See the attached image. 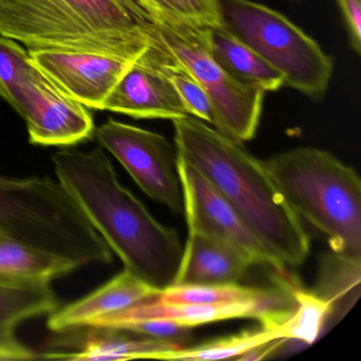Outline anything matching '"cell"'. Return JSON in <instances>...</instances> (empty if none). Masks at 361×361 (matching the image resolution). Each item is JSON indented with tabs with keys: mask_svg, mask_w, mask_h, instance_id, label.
<instances>
[{
	"mask_svg": "<svg viewBox=\"0 0 361 361\" xmlns=\"http://www.w3.org/2000/svg\"><path fill=\"white\" fill-rule=\"evenodd\" d=\"M253 264L238 249L189 232L173 285L238 284Z\"/></svg>",
	"mask_w": 361,
	"mask_h": 361,
	"instance_id": "2e32d148",
	"label": "cell"
},
{
	"mask_svg": "<svg viewBox=\"0 0 361 361\" xmlns=\"http://www.w3.org/2000/svg\"><path fill=\"white\" fill-rule=\"evenodd\" d=\"M287 282L295 298V306L289 318L279 329L286 340L314 343L335 305L316 291L304 289L290 274L287 276Z\"/></svg>",
	"mask_w": 361,
	"mask_h": 361,
	"instance_id": "44dd1931",
	"label": "cell"
},
{
	"mask_svg": "<svg viewBox=\"0 0 361 361\" xmlns=\"http://www.w3.org/2000/svg\"><path fill=\"white\" fill-rule=\"evenodd\" d=\"M118 329L138 334L145 337L170 342L179 348H185L193 338L191 327L183 326L166 320H140L120 325Z\"/></svg>",
	"mask_w": 361,
	"mask_h": 361,
	"instance_id": "d4e9b609",
	"label": "cell"
},
{
	"mask_svg": "<svg viewBox=\"0 0 361 361\" xmlns=\"http://www.w3.org/2000/svg\"><path fill=\"white\" fill-rule=\"evenodd\" d=\"M94 137L149 198L173 212H183L178 153L166 137L114 119L96 128Z\"/></svg>",
	"mask_w": 361,
	"mask_h": 361,
	"instance_id": "9c48e42d",
	"label": "cell"
},
{
	"mask_svg": "<svg viewBox=\"0 0 361 361\" xmlns=\"http://www.w3.org/2000/svg\"><path fill=\"white\" fill-rule=\"evenodd\" d=\"M147 11L164 14L198 28L221 26L217 0H136Z\"/></svg>",
	"mask_w": 361,
	"mask_h": 361,
	"instance_id": "603a6c76",
	"label": "cell"
},
{
	"mask_svg": "<svg viewBox=\"0 0 361 361\" xmlns=\"http://www.w3.org/2000/svg\"><path fill=\"white\" fill-rule=\"evenodd\" d=\"M26 122L29 141L43 147H71L94 137L87 107L65 92L35 61L14 82L7 101Z\"/></svg>",
	"mask_w": 361,
	"mask_h": 361,
	"instance_id": "ba28073f",
	"label": "cell"
},
{
	"mask_svg": "<svg viewBox=\"0 0 361 361\" xmlns=\"http://www.w3.org/2000/svg\"><path fill=\"white\" fill-rule=\"evenodd\" d=\"M177 170L183 196V212L189 232L221 240L246 255L253 265H266L274 272L286 271L231 204L191 164L178 155Z\"/></svg>",
	"mask_w": 361,
	"mask_h": 361,
	"instance_id": "30bf717a",
	"label": "cell"
},
{
	"mask_svg": "<svg viewBox=\"0 0 361 361\" xmlns=\"http://www.w3.org/2000/svg\"><path fill=\"white\" fill-rule=\"evenodd\" d=\"M0 35L27 50L140 59L155 39L136 0H0Z\"/></svg>",
	"mask_w": 361,
	"mask_h": 361,
	"instance_id": "3957f363",
	"label": "cell"
},
{
	"mask_svg": "<svg viewBox=\"0 0 361 361\" xmlns=\"http://www.w3.org/2000/svg\"><path fill=\"white\" fill-rule=\"evenodd\" d=\"M154 54L158 68L166 75L180 97L188 114L214 128L216 123L214 109L207 92L200 82L178 60L171 56L156 42Z\"/></svg>",
	"mask_w": 361,
	"mask_h": 361,
	"instance_id": "7402d4cb",
	"label": "cell"
},
{
	"mask_svg": "<svg viewBox=\"0 0 361 361\" xmlns=\"http://www.w3.org/2000/svg\"><path fill=\"white\" fill-rule=\"evenodd\" d=\"M39 358L37 352L23 343L16 335L0 336V360H30Z\"/></svg>",
	"mask_w": 361,
	"mask_h": 361,
	"instance_id": "4316f807",
	"label": "cell"
},
{
	"mask_svg": "<svg viewBox=\"0 0 361 361\" xmlns=\"http://www.w3.org/2000/svg\"><path fill=\"white\" fill-rule=\"evenodd\" d=\"M282 331L276 327L261 325L257 329H245L226 337L216 338L196 346H185L161 353L155 359L159 360H259L286 343Z\"/></svg>",
	"mask_w": 361,
	"mask_h": 361,
	"instance_id": "ac0fdd59",
	"label": "cell"
},
{
	"mask_svg": "<svg viewBox=\"0 0 361 361\" xmlns=\"http://www.w3.org/2000/svg\"><path fill=\"white\" fill-rule=\"evenodd\" d=\"M208 45L219 66L240 83L265 92L284 86L283 75L276 69L223 27L208 28Z\"/></svg>",
	"mask_w": 361,
	"mask_h": 361,
	"instance_id": "d6986e66",
	"label": "cell"
},
{
	"mask_svg": "<svg viewBox=\"0 0 361 361\" xmlns=\"http://www.w3.org/2000/svg\"><path fill=\"white\" fill-rule=\"evenodd\" d=\"M62 342L71 352H48L39 358L63 360H133L155 359L161 353L180 348L170 342L145 337L123 329L84 327Z\"/></svg>",
	"mask_w": 361,
	"mask_h": 361,
	"instance_id": "9a60e30c",
	"label": "cell"
},
{
	"mask_svg": "<svg viewBox=\"0 0 361 361\" xmlns=\"http://www.w3.org/2000/svg\"><path fill=\"white\" fill-rule=\"evenodd\" d=\"M51 160L56 179L124 268L157 290L172 286L183 257L180 238L120 183L103 147L61 149L52 154Z\"/></svg>",
	"mask_w": 361,
	"mask_h": 361,
	"instance_id": "6da1fadb",
	"label": "cell"
},
{
	"mask_svg": "<svg viewBox=\"0 0 361 361\" xmlns=\"http://www.w3.org/2000/svg\"><path fill=\"white\" fill-rule=\"evenodd\" d=\"M265 164L293 212L326 236L334 253L361 259V181L354 168L316 147L289 149Z\"/></svg>",
	"mask_w": 361,
	"mask_h": 361,
	"instance_id": "277c9868",
	"label": "cell"
},
{
	"mask_svg": "<svg viewBox=\"0 0 361 361\" xmlns=\"http://www.w3.org/2000/svg\"><path fill=\"white\" fill-rule=\"evenodd\" d=\"M30 61L28 50L18 42L0 35V98L9 100L14 82Z\"/></svg>",
	"mask_w": 361,
	"mask_h": 361,
	"instance_id": "cb8c5ba5",
	"label": "cell"
},
{
	"mask_svg": "<svg viewBox=\"0 0 361 361\" xmlns=\"http://www.w3.org/2000/svg\"><path fill=\"white\" fill-rule=\"evenodd\" d=\"M221 26L257 52L284 79V86L312 100L326 94L333 59L283 14L251 0H217Z\"/></svg>",
	"mask_w": 361,
	"mask_h": 361,
	"instance_id": "8992f818",
	"label": "cell"
},
{
	"mask_svg": "<svg viewBox=\"0 0 361 361\" xmlns=\"http://www.w3.org/2000/svg\"><path fill=\"white\" fill-rule=\"evenodd\" d=\"M0 228L81 266L114 261L113 251L58 179L0 175Z\"/></svg>",
	"mask_w": 361,
	"mask_h": 361,
	"instance_id": "5b68a950",
	"label": "cell"
},
{
	"mask_svg": "<svg viewBox=\"0 0 361 361\" xmlns=\"http://www.w3.org/2000/svg\"><path fill=\"white\" fill-rule=\"evenodd\" d=\"M159 290L124 268L109 282L82 299L49 314L48 329L63 334L90 327L98 319L153 299Z\"/></svg>",
	"mask_w": 361,
	"mask_h": 361,
	"instance_id": "5bb4252c",
	"label": "cell"
},
{
	"mask_svg": "<svg viewBox=\"0 0 361 361\" xmlns=\"http://www.w3.org/2000/svg\"><path fill=\"white\" fill-rule=\"evenodd\" d=\"M56 308L58 299L50 283L0 281V336L16 335L20 323Z\"/></svg>",
	"mask_w": 361,
	"mask_h": 361,
	"instance_id": "ffe728a7",
	"label": "cell"
},
{
	"mask_svg": "<svg viewBox=\"0 0 361 361\" xmlns=\"http://www.w3.org/2000/svg\"><path fill=\"white\" fill-rule=\"evenodd\" d=\"M80 267L73 259L28 244L0 228V281L51 284Z\"/></svg>",
	"mask_w": 361,
	"mask_h": 361,
	"instance_id": "e0dca14e",
	"label": "cell"
},
{
	"mask_svg": "<svg viewBox=\"0 0 361 361\" xmlns=\"http://www.w3.org/2000/svg\"><path fill=\"white\" fill-rule=\"evenodd\" d=\"M295 306L293 295L288 301L233 304H170L153 298L121 312L106 314L90 327L117 329L134 321L166 320L194 329L233 319H251L263 326L278 327L289 318Z\"/></svg>",
	"mask_w": 361,
	"mask_h": 361,
	"instance_id": "8fae6325",
	"label": "cell"
},
{
	"mask_svg": "<svg viewBox=\"0 0 361 361\" xmlns=\"http://www.w3.org/2000/svg\"><path fill=\"white\" fill-rule=\"evenodd\" d=\"M154 45L126 71L103 111L137 119L174 120L189 115L174 86L158 68Z\"/></svg>",
	"mask_w": 361,
	"mask_h": 361,
	"instance_id": "4fadbf2b",
	"label": "cell"
},
{
	"mask_svg": "<svg viewBox=\"0 0 361 361\" xmlns=\"http://www.w3.org/2000/svg\"><path fill=\"white\" fill-rule=\"evenodd\" d=\"M35 64L65 92L90 109L103 111L111 90L133 61L68 50H28Z\"/></svg>",
	"mask_w": 361,
	"mask_h": 361,
	"instance_id": "7c38bea8",
	"label": "cell"
},
{
	"mask_svg": "<svg viewBox=\"0 0 361 361\" xmlns=\"http://www.w3.org/2000/svg\"><path fill=\"white\" fill-rule=\"evenodd\" d=\"M337 3L345 20L350 47L357 54H360L361 0H337Z\"/></svg>",
	"mask_w": 361,
	"mask_h": 361,
	"instance_id": "484cf974",
	"label": "cell"
},
{
	"mask_svg": "<svg viewBox=\"0 0 361 361\" xmlns=\"http://www.w3.org/2000/svg\"><path fill=\"white\" fill-rule=\"evenodd\" d=\"M158 44L189 69L210 98L214 128L245 142L255 138L261 121L265 92L228 75L211 54L208 28H198L157 12L141 9Z\"/></svg>",
	"mask_w": 361,
	"mask_h": 361,
	"instance_id": "52a82bcc",
	"label": "cell"
},
{
	"mask_svg": "<svg viewBox=\"0 0 361 361\" xmlns=\"http://www.w3.org/2000/svg\"><path fill=\"white\" fill-rule=\"evenodd\" d=\"M172 122L178 155L202 173L279 261L301 266L310 255V236L265 161L193 116Z\"/></svg>",
	"mask_w": 361,
	"mask_h": 361,
	"instance_id": "7a4b0ae2",
	"label": "cell"
}]
</instances>
